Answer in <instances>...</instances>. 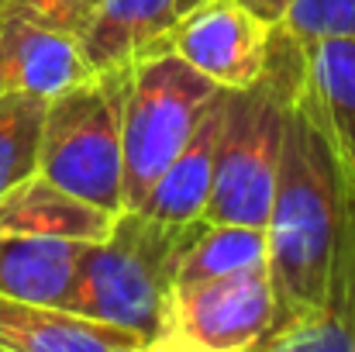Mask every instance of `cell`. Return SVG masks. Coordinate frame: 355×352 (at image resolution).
<instances>
[{
	"label": "cell",
	"mask_w": 355,
	"mask_h": 352,
	"mask_svg": "<svg viewBox=\"0 0 355 352\" xmlns=\"http://www.w3.org/2000/svg\"><path fill=\"white\" fill-rule=\"evenodd\" d=\"M304 69V42H297L286 28L276 24L266 73L245 90H225L214 190L204 211L207 221H238L266 228L276 194L286 108Z\"/></svg>",
	"instance_id": "cell-1"
},
{
	"label": "cell",
	"mask_w": 355,
	"mask_h": 352,
	"mask_svg": "<svg viewBox=\"0 0 355 352\" xmlns=\"http://www.w3.org/2000/svg\"><path fill=\"white\" fill-rule=\"evenodd\" d=\"M200 225L204 218L180 225L124 208L107 238L87 245L69 311L128 328L141 335L148 349Z\"/></svg>",
	"instance_id": "cell-2"
},
{
	"label": "cell",
	"mask_w": 355,
	"mask_h": 352,
	"mask_svg": "<svg viewBox=\"0 0 355 352\" xmlns=\"http://www.w3.org/2000/svg\"><path fill=\"white\" fill-rule=\"evenodd\" d=\"M124 94L128 66L97 69L45 104L38 173L52 183L124 211Z\"/></svg>",
	"instance_id": "cell-3"
},
{
	"label": "cell",
	"mask_w": 355,
	"mask_h": 352,
	"mask_svg": "<svg viewBox=\"0 0 355 352\" xmlns=\"http://www.w3.org/2000/svg\"><path fill=\"white\" fill-rule=\"evenodd\" d=\"M221 90L162 49L128 66L124 94V208H138L159 173L187 145Z\"/></svg>",
	"instance_id": "cell-4"
},
{
	"label": "cell",
	"mask_w": 355,
	"mask_h": 352,
	"mask_svg": "<svg viewBox=\"0 0 355 352\" xmlns=\"http://www.w3.org/2000/svg\"><path fill=\"white\" fill-rule=\"evenodd\" d=\"M276 321V290L269 262L176 283L162 321L148 342L152 352H248L259 349Z\"/></svg>",
	"instance_id": "cell-5"
},
{
	"label": "cell",
	"mask_w": 355,
	"mask_h": 352,
	"mask_svg": "<svg viewBox=\"0 0 355 352\" xmlns=\"http://www.w3.org/2000/svg\"><path fill=\"white\" fill-rule=\"evenodd\" d=\"M272 31L276 21L245 0H204L173 28L166 49L218 90H245L269 66Z\"/></svg>",
	"instance_id": "cell-6"
},
{
	"label": "cell",
	"mask_w": 355,
	"mask_h": 352,
	"mask_svg": "<svg viewBox=\"0 0 355 352\" xmlns=\"http://www.w3.org/2000/svg\"><path fill=\"white\" fill-rule=\"evenodd\" d=\"M204 0H101L76 31L87 69H121L162 52L173 28Z\"/></svg>",
	"instance_id": "cell-7"
},
{
	"label": "cell",
	"mask_w": 355,
	"mask_h": 352,
	"mask_svg": "<svg viewBox=\"0 0 355 352\" xmlns=\"http://www.w3.org/2000/svg\"><path fill=\"white\" fill-rule=\"evenodd\" d=\"M87 73L76 35L0 14V97L49 101Z\"/></svg>",
	"instance_id": "cell-8"
},
{
	"label": "cell",
	"mask_w": 355,
	"mask_h": 352,
	"mask_svg": "<svg viewBox=\"0 0 355 352\" xmlns=\"http://www.w3.org/2000/svg\"><path fill=\"white\" fill-rule=\"evenodd\" d=\"M0 352H145V339L69 308L0 294Z\"/></svg>",
	"instance_id": "cell-9"
},
{
	"label": "cell",
	"mask_w": 355,
	"mask_h": 352,
	"mask_svg": "<svg viewBox=\"0 0 355 352\" xmlns=\"http://www.w3.org/2000/svg\"><path fill=\"white\" fill-rule=\"evenodd\" d=\"M121 211H107L42 173H31L0 197V232L10 235H52L94 245L114 228Z\"/></svg>",
	"instance_id": "cell-10"
},
{
	"label": "cell",
	"mask_w": 355,
	"mask_h": 352,
	"mask_svg": "<svg viewBox=\"0 0 355 352\" xmlns=\"http://www.w3.org/2000/svg\"><path fill=\"white\" fill-rule=\"evenodd\" d=\"M221 115H225V90L197 121L187 145L173 156V162L159 173V180L141 197L138 211L162 218V221H200L214 190L218 169V142H221Z\"/></svg>",
	"instance_id": "cell-11"
},
{
	"label": "cell",
	"mask_w": 355,
	"mask_h": 352,
	"mask_svg": "<svg viewBox=\"0 0 355 352\" xmlns=\"http://www.w3.org/2000/svg\"><path fill=\"white\" fill-rule=\"evenodd\" d=\"M83 242L0 232V294L69 308L83 266Z\"/></svg>",
	"instance_id": "cell-12"
},
{
	"label": "cell",
	"mask_w": 355,
	"mask_h": 352,
	"mask_svg": "<svg viewBox=\"0 0 355 352\" xmlns=\"http://www.w3.org/2000/svg\"><path fill=\"white\" fill-rule=\"evenodd\" d=\"M269 262V238L259 225H238V221H207L193 235L183 262H180V280L176 283H193V280H211L238 273L248 266Z\"/></svg>",
	"instance_id": "cell-13"
},
{
	"label": "cell",
	"mask_w": 355,
	"mask_h": 352,
	"mask_svg": "<svg viewBox=\"0 0 355 352\" xmlns=\"http://www.w3.org/2000/svg\"><path fill=\"white\" fill-rule=\"evenodd\" d=\"M45 97H0V197L38 173Z\"/></svg>",
	"instance_id": "cell-14"
},
{
	"label": "cell",
	"mask_w": 355,
	"mask_h": 352,
	"mask_svg": "<svg viewBox=\"0 0 355 352\" xmlns=\"http://www.w3.org/2000/svg\"><path fill=\"white\" fill-rule=\"evenodd\" d=\"M304 49L328 111L355 145V42H314Z\"/></svg>",
	"instance_id": "cell-15"
},
{
	"label": "cell",
	"mask_w": 355,
	"mask_h": 352,
	"mask_svg": "<svg viewBox=\"0 0 355 352\" xmlns=\"http://www.w3.org/2000/svg\"><path fill=\"white\" fill-rule=\"evenodd\" d=\"M297 42H355V0H290L276 21Z\"/></svg>",
	"instance_id": "cell-16"
},
{
	"label": "cell",
	"mask_w": 355,
	"mask_h": 352,
	"mask_svg": "<svg viewBox=\"0 0 355 352\" xmlns=\"http://www.w3.org/2000/svg\"><path fill=\"white\" fill-rule=\"evenodd\" d=\"M97 3L101 0H10L3 14H14V17H24V21H35V24L66 31V35H76L87 24V17L94 14Z\"/></svg>",
	"instance_id": "cell-17"
},
{
	"label": "cell",
	"mask_w": 355,
	"mask_h": 352,
	"mask_svg": "<svg viewBox=\"0 0 355 352\" xmlns=\"http://www.w3.org/2000/svg\"><path fill=\"white\" fill-rule=\"evenodd\" d=\"M248 7H255L262 17H269V21H279V14L286 10V3L290 0H245Z\"/></svg>",
	"instance_id": "cell-18"
},
{
	"label": "cell",
	"mask_w": 355,
	"mask_h": 352,
	"mask_svg": "<svg viewBox=\"0 0 355 352\" xmlns=\"http://www.w3.org/2000/svg\"><path fill=\"white\" fill-rule=\"evenodd\" d=\"M7 3H10V0H0V14H3V10H7Z\"/></svg>",
	"instance_id": "cell-19"
}]
</instances>
